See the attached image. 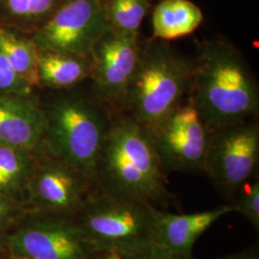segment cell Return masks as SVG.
<instances>
[{
    "instance_id": "obj_5",
    "label": "cell",
    "mask_w": 259,
    "mask_h": 259,
    "mask_svg": "<svg viewBox=\"0 0 259 259\" xmlns=\"http://www.w3.org/2000/svg\"><path fill=\"white\" fill-rule=\"evenodd\" d=\"M158 209L152 204L113 197L94 188L74 218L96 251H113L127 258L154 245Z\"/></svg>"
},
{
    "instance_id": "obj_16",
    "label": "cell",
    "mask_w": 259,
    "mask_h": 259,
    "mask_svg": "<svg viewBox=\"0 0 259 259\" xmlns=\"http://www.w3.org/2000/svg\"><path fill=\"white\" fill-rule=\"evenodd\" d=\"M32 152L0 144V194L18 202L28 191L34 160Z\"/></svg>"
},
{
    "instance_id": "obj_24",
    "label": "cell",
    "mask_w": 259,
    "mask_h": 259,
    "mask_svg": "<svg viewBox=\"0 0 259 259\" xmlns=\"http://www.w3.org/2000/svg\"><path fill=\"white\" fill-rule=\"evenodd\" d=\"M5 2L12 15L28 19L30 0H5Z\"/></svg>"
},
{
    "instance_id": "obj_26",
    "label": "cell",
    "mask_w": 259,
    "mask_h": 259,
    "mask_svg": "<svg viewBox=\"0 0 259 259\" xmlns=\"http://www.w3.org/2000/svg\"><path fill=\"white\" fill-rule=\"evenodd\" d=\"M103 259H122V257H121V255L119 253L111 251V252H107L106 256Z\"/></svg>"
},
{
    "instance_id": "obj_15",
    "label": "cell",
    "mask_w": 259,
    "mask_h": 259,
    "mask_svg": "<svg viewBox=\"0 0 259 259\" xmlns=\"http://www.w3.org/2000/svg\"><path fill=\"white\" fill-rule=\"evenodd\" d=\"M204 20L199 6L190 0H162L153 11V38L172 40L189 36Z\"/></svg>"
},
{
    "instance_id": "obj_11",
    "label": "cell",
    "mask_w": 259,
    "mask_h": 259,
    "mask_svg": "<svg viewBox=\"0 0 259 259\" xmlns=\"http://www.w3.org/2000/svg\"><path fill=\"white\" fill-rule=\"evenodd\" d=\"M34 162L28 192L40 213L73 216L80 212L95 188L93 182L74 168L39 148Z\"/></svg>"
},
{
    "instance_id": "obj_9",
    "label": "cell",
    "mask_w": 259,
    "mask_h": 259,
    "mask_svg": "<svg viewBox=\"0 0 259 259\" xmlns=\"http://www.w3.org/2000/svg\"><path fill=\"white\" fill-rule=\"evenodd\" d=\"M150 131L166 174H204L209 130L187 99Z\"/></svg>"
},
{
    "instance_id": "obj_10",
    "label": "cell",
    "mask_w": 259,
    "mask_h": 259,
    "mask_svg": "<svg viewBox=\"0 0 259 259\" xmlns=\"http://www.w3.org/2000/svg\"><path fill=\"white\" fill-rule=\"evenodd\" d=\"M140 37L109 28L93 47V92L111 111H125L127 94L139 61Z\"/></svg>"
},
{
    "instance_id": "obj_17",
    "label": "cell",
    "mask_w": 259,
    "mask_h": 259,
    "mask_svg": "<svg viewBox=\"0 0 259 259\" xmlns=\"http://www.w3.org/2000/svg\"><path fill=\"white\" fill-rule=\"evenodd\" d=\"M0 51L22 80L32 88L40 87L37 70L38 49L33 39L22 38L0 29Z\"/></svg>"
},
{
    "instance_id": "obj_23",
    "label": "cell",
    "mask_w": 259,
    "mask_h": 259,
    "mask_svg": "<svg viewBox=\"0 0 259 259\" xmlns=\"http://www.w3.org/2000/svg\"><path fill=\"white\" fill-rule=\"evenodd\" d=\"M122 259H194L193 256L191 257H184V256H180L176 255L173 253H170L166 250L158 248L157 246L153 245L151 248H149L148 250L140 252L139 254H136L134 256L127 257V258Z\"/></svg>"
},
{
    "instance_id": "obj_18",
    "label": "cell",
    "mask_w": 259,
    "mask_h": 259,
    "mask_svg": "<svg viewBox=\"0 0 259 259\" xmlns=\"http://www.w3.org/2000/svg\"><path fill=\"white\" fill-rule=\"evenodd\" d=\"M109 25L128 36H139V29L148 13L149 0H104Z\"/></svg>"
},
{
    "instance_id": "obj_21",
    "label": "cell",
    "mask_w": 259,
    "mask_h": 259,
    "mask_svg": "<svg viewBox=\"0 0 259 259\" xmlns=\"http://www.w3.org/2000/svg\"><path fill=\"white\" fill-rule=\"evenodd\" d=\"M19 215L18 202L0 194V232L11 227Z\"/></svg>"
},
{
    "instance_id": "obj_2",
    "label": "cell",
    "mask_w": 259,
    "mask_h": 259,
    "mask_svg": "<svg viewBox=\"0 0 259 259\" xmlns=\"http://www.w3.org/2000/svg\"><path fill=\"white\" fill-rule=\"evenodd\" d=\"M94 185L105 194L158 208L174 199L151 131L126 111L112 114L97 158Z\"/></svg>"
},
{
    "instance_id": "obj_25",
    "label": "cell",
    "mask_w": 259,
    "mask_h": 259,
    "mask_svg": "<svg viewBox=\"0 0 259 259\" xmlns=\"http://www.w3.org/2000/svg\"><path fill=\"white\" fill-rule=\"evenodd\" d=\"M219 259H259L258 249L255 247H252L248 250H243L240 252Z\"/></svg>"
},
{
    "instance_id": "obj_13",
    "label": "cell",
    "mask_w": 259,
    "mask_h": 259,
    "mask_svg": "<svg viewBox=\"0 0 259 259\" xmlns=\"http://www.w3.org/2000/svg\"><path fill=\"white\" fill-rule=\"evenodd\" d=\"M231 212V204L190 214H175L159 208L155 221L154 245L170 253L191 257L195 243L202 234Z\"/></svg>"
},
{
    "instance_id": "obj_22",
    "label": "cell",
    "mask_w": 259,
    "mask_h": 259,
    "mask_svg": "<svg viewBox=\"0 0 259 259\" xmlns=\"http://www.w3.org/2000/svg\"><path fill=\"white\" fill-rule=\"evenodd\" d=\"M59 0H30L28 19H37L49 17L60 5Z\"/></svg>"
},
{
    "instance_id": "obj_19",
    "label": "cell",
    "mask_w": 259,
    "mask_h": 259,
    "mask_svg": "<svg viewBox=\"0 0 259 259\" xmlns=\"http://www.w3.org/2000/svg\"><path fill=\"white\" fill-rule=\"evenodd\" d=\"M233 212L248 219L256 231L259 230V181L255 176L242 185L232 197Z\"/></svg>"
},
{
    "instance_id": "obj_14",
    "label": "cell",
    "mask_w": 259,
    "mask_h": 259,
    "mask_svg": "<svg viewBox=\"0 0 259 259\" xmlns=\"http://www.w3.org/2000/svg\"><path fill=\"white\" fill-rule=\"evenodd\" d=\"M37 70L40 87L69 90L91 78L92 62L90 56L38 50Z\"/></svg>"
},
{
    "instance_id": "obj_7",
    "label": "cell",
    "mask_w": 259,
    "mask_h": 259,
    "mask_svg": "<svg viewBox=\"0 0 259 259\" xmlns=\"http://www.w3.org/2000/svg\"><path fill=\"white\" fill-rule=\"evenodd\" d=\"M5 238L17 259H88L96 252L73 216L41 213Z\"/></svg>"
},
{
    "instance_id": "obj_1",
    "label": "cell",
    "mask_w": 259,
    "mask_h": 259,
    "mask_svg": "<svg viewBox=\"0 0 259 259\" xmlns=\"http://www.w3.org/2000/svg\"><path fill=\"white\" fill-rule=\"evenodd\" d=\"M187 100L211 130L258 116L259 85L246 57L224 37L199 42Z\"/></svg>"
},
{
    "instance_id": "obj_12",
    "label": "cell",
    "mask_w": 259,
    "mask_h": 259,
    "mask_svg": "<svg viewBox=\"0 0 259 259\" xmlns=\"http://www.w3.org/2000/svg\"><path fill=\"white\" fill-rule=\"evenodd\" d=\"M47 131L44 108L30 95L0 94V144L33 152Z\"/></svg>"
},
{
    "instance_id": "obj_6",
    "label": "cell",
    "mask_w": 259,
    "mask_h": 259,
    "mask_svg": "<svg viewBox=\"0 0 259 259\" xmlns=\"http://www.w3.org/2000/svg\"><path fill=\"white\" fill-rule=\"evenodd\" d=\"M258 162L257 117L209 131L204 174L226 198L255 176Z\"/></svg>"
},
{
    "instance_id": "obj_4",
    "label": "cell",
    "mask_w": 259,
    "mask_h": 259,
    "mask_svg": "<svg viewBox=\"0 0 259 259\" xmlns=\"http://www.w3.org/2000/svg\"><path fill=\"white\" fill-rule=\"evenodd\" d=\"M192 67L193 62L165 40L141 41L125 111L153 129L187 99Z\"/></svg>"
},
{
    "instance_id": "obj_20",
    "label": "cell",
    "mask_w": 259,
    "mask_h": 259,
    "mask_svg": "<svg viewBox=\"0 0 259 259\" xmlns=\"http://www.w3.org/2000/svg\"><path fill=\"white\" fill-rule=\"evenodd\" d=\"M32 89L17 74L6 57L0 51V94L30 95Z\"/></svg>"
},
{
    "instance_id": "obj_8",
    "label": "cell",
    "mask_w": 259,
    "mask_h": 259,
    "mask_svg": "<svg viewBox=\"0 0 259 259\" xmlns=\"http://www.w3.org/2000/svg\"><path fill=\"white\" fill-rule=\"evenodd\" d=\"M110 28L104 0H64L38 28V50L89 57Z\"/></svg>"
},
{
    "instance_id": "obj_3",
    "label": "cell",
    "mask_w": 259,
    "mask_h": 259,
    "mask_svg": "<svg viewBox=\"0 0 259 259\" xmlns=\"http://www.w3.org/2000/svg\"><path fill=\"white\" fill-rule=\"evenodd\" d=\"M44 111L47 131L41 148L94 184L97 158L114 111L93 91L62 93Z\"/></svg>"
}]
</instances>
